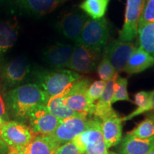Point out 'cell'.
Here are the masks:
<instances>
[{
    "mask_svg": "<svg viewBox=\"0 0 154 154\" xmlns=\"http://www.w3.org/2000/svg\"><path fill=\"white\" fill-rule=\"evenodd\" d=\"M28 120L31 130L38 135L51 134L62 121L50 113L46 105L37 108L32 112Z\"/></svg>",
    "mask_w": 154,
    "mask_h": 154,
    "instance_id": "12",
    "label": "cell"
},
{
    "mask_svg": "<svg viewBox=\"0 0 154 154\" xmlns=\"http://www.w3.org/2000/svg\"><path fill=\"white\" fill-rule=\"evenodd\" d=\"M64 95L65 94H61V95L49 98L46 104L48 111L61 121L71 118V117L82 116L71 110L64 104L63 103Z\"/></svg>",
    "mask_w": 154,
    "mask_h": 154,
    "instance_id": "22",
    "label": "cell"
},
{
    "mask_svg": "<svg viewBox=\"0 0 154 154\" xmlns=\"http://www.w3.org/2000/svg\"><path fill=\"white\" fill-rule=\"evenodd\" d=\"M118 76V75H117ZM117 76L113 79L106 82V86L100 99L94 106L91 115L100 121L116 114L112 108V99L114 94V84Z\"/></svg>",
    "mask_w": 154,
    "mask_h": 154,
    "instance_id": "15",
    "label": "cell"
},
{
    "mask_svg": "<svg viewBox=\"0 0 154 154\" xmlns=\"http://www.w3.org/2000/svg\"><path fill=\"white\" fill-rule=\"evenodd\" d=\"M146 154H154V149L153 150H151V151L149 152V153H146Z\"/></svg>",
    "mask_w": 154,
    "mask_h": 154,
    "instance_id": "38",
    "label": "cell"
},
{
    "mask_svg": "<svg viewBox=\"0 0 154 154\" xmlns=\"http://www.w3.org/2000/svg\"><path fill=\"white\" fill-rule=\"evenodd\" d=\"M9 148L0 138V154H9Z\"/></svg>",
    "mask_w": 154,
    "mask_h": 154,
    "instance_id": "33",
    "label": "cell"
},
{
    "mask_svg": "<svg viewBox=\"0 0 154 154\" xmlns=\"http://www.w3.org/2000/svg\"><path fill=\"white\" fill-rule=\"evenodd\" d=\"M149 113H154V90L151 94V110Z\"/></svg>",
    "mask_w": 154,
    "mask_h": 154,
    "instance_id": "34",
    "label": "cell"
},
{
    "mask_svg": "<svg viewBox=\"0 0 154 154\" xmlns=\"http://www.w3.org/2000/svg\"><path fill=\"white\" fill-rule=\"evenodd\" d=\"M111 0H84L79 5L80 9L92 19L104 17Z\"/></svg>",
    "mask_w": 154,
    "mask_h": 154,
    "instance_id": "23",
    "label": "cell"
},
{
    "mask_svg": "<svg viewBox=\"0 0 154 154\" xmlns=\"http://www.w3.org/2000/svg\"><path fill=\"white\" fill-rule=\"evenodd\" d=\"M88 119L85 116H74L65 119L50 135L61 146L69 143L84 131L87 127Z\"/></svg>",
    "mask_w": 154,
    "mask_h": 154,
    "instance_id": "11",
    "label": "cell"
},
{
    "mask_svg": "<svg viewBox=\"0 0 154 154\" xmlns=\"http://www.w3.org/2000/svg\"><path fill=\"white\" fill-rule=\"evenodd\" d=\"M74 46L57 44L50 46L43 53L44 59L54 69H62L69 67L72 59Z\"/></svg>",
    "mask_w": 154,
    "mask_h": 154,
    "instance_id": "14",
    "label": "cell"
},
{
    "mask_svg": "<svg viewBox=\"0 0 154 154\" xmlns=\"http://www.w3.org/2000/svg\"><path fill=\"white\" fill-rule=\"evenodd\" d=\"M72 142L82 154H108L103 133L101 121L94 117L88 119L87 127Z\"/></svg>",
    "mask_w": 154,
    "mask_h": 154,
    "instance_id": "3",
    "label": "cell"
},
{
    "mask_svg": "<svg viewBox=\"0 0 154 154\" xmlns=\"http://www.w3.org/2000/svg\"><path fill=\"white\" fill-rule=\"evenodd\" d=\"M9 154H19V153L18 151H14V150H12V149H9Z\"/></svg>",
    "mask_w": 154,
    "mask_h": 154,
    "instance_id": "36",
    "label": "cell"
},
{
    "mask_svg": "<svg viewBox=\"0 0 154 154\" xmlns=\"http://www.w3.org/2000/svg\"><path fill=\"white\" fill-rule=\"evenodd\" d=\"M131 42L113 41L103 48L102 54L109 59L117 73L124 72L128 59L135 50Z\"/></svg>",
    "mask_w": 154,
    "mask_h": 154,
    "instance_id": "10",
    "label": "cell"
},
{
    "mask_svg": "<svg viewBox=\"0 0 154 154\" xmlns=\"http://www.w3.org/2000/svg\"><path fill=\"white\" fill-rule=\"evenodd\" d=\"M120 101L132 102L128 93V79L118 75L114 84V94L113 96L112 104Z\"/></svg>",
    "mask_w": 154,
    "mask_h": 154,
    "instance_id": "27",
    "label": "cell"
},
{
    "mask_svg": "<svg viewBox=\"0 0 154 154\" xmlns=\"http://www.w3.org/2000/svg\"><path fill=\"white\" fill-rule=\"evenodd\" d=\"M89 84L90 81L88 79H81L63 96V103L69 109L79 115L86 117L91 116L94 106L87 96Z\"/></svg>",
    "mask_w": 154,
    "mask_h": 154,
    "instance_id": "7",
    "label": "cell"
},
{
    "mask_svg": "<svg viewBox=\"0 0 154 154\" xmlns=\"http://www.w3.org/2000/svg\"><path fill=\"white\" fill-rule=\"evenodd\" d=\"M138 34L140 48L154 57V23L138 29Z\"/></svg>",
    "mask_w": 154,
    "mask_h": 154,
    "instance_id": "25",
    "label": "cell"
},
{
    "mask_svg": "<svg viewBox=\"0 0 154 154\" xmlns=\"http://www.w3.org/2000/svg\"><path fill=\"white\" fill-rule=\"evenodd\" d=\"M128 134L141 139L153 138L154 136V121L149 117H146Z\"/></svg>",
    "mask_w": 154,
    "mask_h": 154,
    "instance_id": "26",
    "label": "cell"
},
{
    "mask_svg": "<svg viewBox=\"0 0 154 154\" xmlns=\"http://www.w3.org/2000/svg\"><path fill=\"white\" fill-rule=\"evenodd\" d=\"M65 0H17V5L27 13L34 16L49 14Z\"/></svg>",
    "mask_w": 154,
    "mask_h": 154,
    "instance_id": "20",
    "label": "cell"
},
{
    "mask_svg": "<svg viewBox=\"0 0 154 154\" xmlns=\"http://www.w3.org/2000/svg\"><path fill=\"white\" fill-rule=\"evenodd\" d=\"M108 154H118V153H114V152H112V151H111V152H109V153H108Z\"/></svg>",
    "mask_w": 154,
    "mask_h": 154,
    "instance_id": "39",
    "label": "cell"
},
{
    "mask_svg": "<svg viewBox=\"0 0 154 154\" xmlns=\"http://www.w3.org/2000/svg\"><path fill=\"white\" fill-rule=\"evenodd\" d=\"M153 65L154 57L139 47L132 53L124 72L129 75L139 74Z\"/></svg>",
    "mask_w": 154,
    "mask_h": 154,
    "instance_id": "21",
    "label": "cell"
},
{
    "mask_svg": "<svg viewBox=\"0 0 154 154\" xmlns=\"http://www.w3.org/2000/svg\"><path fill=\"white\" fill-rule=\"evenodd\" d=\"M5 123V121H4L1 118V116H0V128H1V127L3 126V124Z\"/></svg>",
    "mask_w": 154,
    "mask_h": 154,
    "instance_id": "37",
    "label": "cell"
},
{
    "mask_svg": "<svg viewBox=\"0 0 154 154\" xmlns=\"http://www.w3.org/2000/svg\"><path fill=\"white\" fill-rule=\"evenodd\" d=\"M102 51L89 49L76 44L74 50L69 67L75 72L88 74L97 68Z\"/></svg>",
    "mask_w": 154,
    "mask_h": 154,
    "instance_id": "8",
    "label": "cell"
},
{
    "mask_svg": "<svg viewBox=\"0 0 154 154\" xmlns=\"http://www.w3.org/2000/svg\"><path fill=\"white\" fill-rule=\"evenodd\" d=\"M151 91H141L134 95V103L137 106L136 109L129 113L128 116L122 118L123 121L131 120L138 115L149 113L151 110Z\"/></svg>",
    "mask_w": 154,
    "mask_h": 154,
    "instance_id": "24",
    "label": "cell"
},
{
    "mask_svg": "<svg viewBox=\"0 0 154 154\" xmlns=\"http://www.w3.org/2000/svg\"><path fill=\"white\" fill-rule=\"evenodd\" d=\"M151 23H154V0H146L138 22V29Z\"/></svg>",
    "mask_w": 154,
    "mask_h": 154,
    "instance_id": "29",
    "label": "cell"
},
{
    "mask_svg": "<svg viewBox=\"0 0 154 154\" xmlns=\"http://www.w3.org/2000/svg\"><path fill=\"white\" fill-rule=\"evenodd\" d=\"M4 90H5V88L0 85V116L4 121H8L9 115L6 100V94L4 92Z\"/></svg>",
    "mask_w": 154,
    "mask_h": 154,
    "instance_id": "31",
    "label": "cell"
},
{
    "mask_svg": "<svg viewBox=\"0 0 154 154\" xmlns=\"http://www.w3.org/2000/svg\"><path fill=\"white\" fill-rule=\"evenodd\" d=\"M105 86L106 82L102 80L95 81L90 84L87 89V96L91 103L95 104V101L100 99Z\"/></svg>",
    "mask_w": 154,
    "mask_h": 154,
    "instance_id": "30",
    "label": "cell"
},
{
    "mask_svg": "<svg viewBox=\"0 0 154 154\" xmlns=\"http://www.w3.org/2000/svg\"><path fill=\"white\" fill-rule=\"evenodd\" d=\"M61 145L51 135H37L19 154H56Z\"/></svg>",
    "mask_w": 154,
    "mask_h": 154,
    "instance_id": "17",
    "label": "cell"
},
{
    "mask_svg": "<svg viewBox=\"0 0 154 154\" xmlns=\"http://www.w3.org/2000/svg\"><path fill=\"white\" fill-rule=\"evenodd\" d=\"M88 19V17L83 13H68L58 22L57 28L63 36L76 43Z\"/></svg>",
    "mask_w": 154,
    "mask_h": 154,
    "instance_id": "13",
    "label": "cell"
},
{
    "mask_svg": "<svg viewBox=\"0 0 154 154\" xmlns=\"http://www.w3.org/2000/svg\"><path fill=\"white\" fill-rule=\"evenodd\" d=\"M122 118L118 113L101 121L102 133L107 149L120 143L122 137Z\"/></svg>",
    "mask_w": 154,
    "mask_h": 154,
    "instance_id": "16",
    "label": "cell"
},
{
    "mask_svg": "<svg viewBox=\"0 0 154 154\" xmlns=\"http://www.w3.org/2000/svg\"><path fill=\"white\" fill-rule=\"evenodd\" d=\"M109 35V25L105 17L100 19H88L84 24L76 44L102 51L107 45Z\"/></svg>",
    "mask_w": 154,
    "mask_h": 154,
    "instance_id": "4",
    "label": "cell"
},
{
    "mask_svg": "<svg viewBox=\"0 0 154 154\" xmlns=\"http://www.w3.org/2000/svg\"><path fill=\"white\" fill-rule=\"evenodd\" d=\"M154 149V136L149 139L136 138L127 134L121 140L120 154H146Z\"/></svg>",
    "mask_w": 154,
    "mask_h": 154,
    "instance_id": "19",
    "label": "cell"
},
{
    "mask_svg": "<svg viewBox=\"0 0 154 154\" xmlns=\"http://www.w3.org/2000/svg\"><path fill=\"white\" fill-rule=\"evenodd\" d=\"M9 116L18 121L28 120L32 112L47 104L49 97L36 84H26L18 86L6 93Z\"/></svg>",
    "mask_w": 154,
    "mask_h": 154,
    "instance_id": "1",
    "label": "cell"
},
{
    "mask_svg": "<svg viewBox=\"0 0 154 154\" xmlns=\"http://www.w3.org/2000/svg\"><path fill=\"white\" fill-rule=\"evenodd\" d=\"M145 2L146 0H126L124 23L119 33V40L130 42L136 37Z\"/></svg>",
    "mask_w": 154,
    "mask_h": 154,
    "instance_id": "9",
    "label": "cell"
},
{
    "mask_svg": "<svg viewBox=\"0 0 154 154\" xmlns=\"http://www.w3.org/2000/svg\"><path fill=\"white\" fill-rule=\"evenodd\" d=\"M56 154H82L72 141L64 143L59 148Z\"/></svg>",
    "mask_w": 154,
    "mask_h": 154,
    "instance_id": "32",
    "label": "cell"
},
{
    "mask_svg": "<svg viewBox=\"0 0 154 154\" xmlns=\"http://www.w3.org/2000/svg\"><path fill=\"white\" fill-rule=\"evenodd\" d=\"M146 117H149V118L151 119L152 120L154 121V113H147Z\"/></svg>",
    "mask_w": 154,
    "mask_h": 154,
    "instance_id": "35",
    "label": "cell"
},
{
    "mask_svg": "<svg viewBox=\"0 0 154 154\" xmlns=\"http://www.w3.org/2000/svg\"><path fill=\"white\" fill-rule=\"evenodd\" d=\"M29 127L18 121H5L0 128V138L9 149L20 152L34 136Z\"/></svg>",
    "mask_w": 154,
    "mask_h": 154,
    "instance_id": "6",
    "label": "cell"
},
{
    "mask_svg": "<svg viewBox=\"0 0 154 154\" xmlns=\"http://www.w3.org/2000/svg\"><path fill=\"white\" fill-rule=\"evenodd\" d=\"M31 66L26 58L19 56L10 61L0 63V85L6 88L22 85L28 79Z\"/></svg>",
    "mask_w": 154,
    "mask_h": 154,
    "instance_id": "5",
    "label": "cell"
},
{
    "mask_svg": "<svg viewBox=\"0 0 154 154\" xmlns=\"http://www.w3.org/2000/svg\"><path fill=\"white\" fill-rule=\"evenodd\" d=\"M19 25L16 19L0 22V62L14 45L18 38Z\"/></svg>",
    "mask_w": 154,
    "mask_h": 154,
    "instance_id": "18",
    "label": "cell"
},
{
    "mask_svg": "<svg viewBox=\"0 0 154 154\" xmlns=\"http://www.w3.org/2000/svg\"><path fill=\"white\" fill-rule=\"evenodd\" d=\"M96 71L100 79L106 82L113 79L118 75V73L116 72L110 61L104 56H103L101 61L98 64Z\"/></svg>",
    "mask_w": 154,
    "mask_h": 154,
    "instance_id": "28",
    "label": "cell"
},
{
    "mask_svg": "<svg viewBox=\"0 0 154 154\" xmlns=\"http://www.w3.org/2000/svg\"><path fill=\"white\" fill-rule=\"evenodd\" d=\"M82 78V75L74 71L62 69L38 71L34 79L49 99L66 94L75 83Z\"/></svg>",
    "mask_w": 154,
    "mask_h": 154,
    "instance_id": "2",
    "label": "cell"
}]
</instances>
